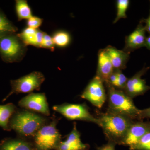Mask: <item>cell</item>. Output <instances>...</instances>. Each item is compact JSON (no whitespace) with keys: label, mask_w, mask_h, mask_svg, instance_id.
I'll return each instance as SVG.
<instances>
[{"label":"cell","mask_w":150,"mask_h":150,"mask_svg":"<svg viewBox=\"0 0 150 150\" xmlns=\"http://www.w3.org/2000/svg\"><path fill=\"white\" fill-rule=\"evenodd\" d=\"M99 126L102 128L109 142L121 145L134 120L126 116L108 111L98 118Z\"/></svg>","instance_id":"1"},{"label":"cell","mask_w":150,"mask_h":150,"mask_svg":"<svg viewBox=\"0 0 150 150\" xmlns=\"http://www.w3.org/2000/svg\"><path fill=\"white\" fill-rule=\"evenodd\" d=\"M108 89V111L126 116L132 120L140 119V111L131 98L123 90L105 84Z\"/></svg>","instance_id":"2"},{"label":"cell","mask_w":150,"mask_h":150,"mask_svg":"<svg viewBox=\"0 0 150 150\" xmlns=\"http://www.w3.org/2000/svg\"><path fill=\"white\" fill-rule=\"evenodd\" d=\"M45 119L42 116L27 111L14 113L9 122L11 129L25 136L34 135L42 127Z\"/></svg>","instance_id":"3"},{"label":"cell","mask_w":150,"mask_h":150,"mask_svg":"<svg viewBox=\"0 0 150 150\" xmlns=\"http://www.w3.org/2000/svg\"><path fill=\"white\" fill-rule=\"evenodd\" d=\"M26 51L27 46L16 33L0 38V56L4 62L12 63L21 62Z\"/></svg>","instance_id":"4"},{"label":"cell","mask_w":150,"mask_h":150,"mask_svg":"<svg viewBox=\"0 0 150 150\" xmlns=\"http://www.w3.org/2000/svg\"><path fill=\"white\" fill-rule=\"evenodd\" d=\"M45 79L42 73L34 71L17 79L11 80V91L4 101L14 93H27L35 90H39Z\"/></svg>","instance_id":"5"},{"label":"cell","mask_w":150,"mask_h":150,"mask_svg":"<svg viewBox=\"0 0 150 150\" xmlns=\"http://www.w3.org/2000/svg\"><path fill=\"white\" fill-rule=\"evenodd\" d=\"M53 109L71 120H81L92 122L100 125L98 118L91 114L86 105L83 104L65 103L54 106Z\"/></svg>","instance_id":"6"},{"label":"cell","mask_w":150,"mask_h":150,"mask_svg":"<svg viewBox=\"0 0 150 150\" xmlns=\"http://www.w3.org/2000/svg\"><path fill=\"white\" fill-rule=\"evenodd\" d=\"M35 135V144L39 150H51L58 146L60 139L54 122L42 126Z\"/></svg>","instance_id":"7"},{"label":"cell","mask_w":150,"mask_h":150,"mask_svg":"<svg viewBox=\"0 0 150 150\" xmlns=\"http://www.w3.org/2000/svg\"><path fill=\"white\" fill-rule=\"evenodd\" d=\"M103 82L96 76L87 86L81 97L89 101L94 106L100 108L106 99Z\"/></svg>","instance_id":"8"},{"label":"cell","mask_w":150,"mask_h":150,"mask_svg":"<svg viewBox=\"0 0 150 150\" xmlns=\"http://www.w3.org/2000/svg\"><path fill=\"white\" fill-rule=\"evenodd\" d=\"M149 69L150 67H144L132 77L128 79L123 90L128 96L133 98L144 94L150 90V86L147 85L145 80L142 79Z\"/></svg>","instance_id":"9"},{"label":"cell","mask_w":150,"mask_h":150,"mask_svg":"<svg viewBox=\"0 0 150 150\" xmlns=\"http://www.w3.org/2000/svg\"><path fill=\"white\" fill-rule=\"evenodd\" d=\"M18 104L22 107L37 111L44 115H50L48 103L44 93L30 94L21 100Z\"/></svg>","instance_id":"10"},{"label":"cell","mask_w":150,"mask_h":150,"mask_svg":"<svg viewBox=\"0 0 150 150\" xmlns=\"http://www.w3.org/2000/svg\"><path fill=\"white\" fill-rule=\"evenodd\" d=\"M150 132V122H134L130 126L121 145L129 148L138 143L145 134Z\"/></svg>","instance_id":"11"},{"label":"cell","mask_w":150,"mask_h":150,"mask_svg":"<svg viewBox=\"0 0 150 150\" xmlns=\"http://www.w3.org/2000/svg\"><path fill=\"white\" fill-rule=\"evenodd\" d=\"M146 30L143 23L140 21L135 30L125 39V46L123 51L130 53L137 49L145 47L146 36Z\"/></svg>","instance_id":"12"},{"label":"cell","mask_w":150,"mask_h":150,"mask_svg":"<svg viewBox=\"0 0 150 150\" xmlns=\"http://www.w3.org/2000/svg\"><path fill=\"white\" fill-rule=\"evenodd\" d=\"M114 69L105 49H100L98 53V63L96 75L103 82H107Z\"/></svg>","instance_id":"13"},{"label":"cell","mask_w":150,"mask_h":150,"mask_svg":"<svg viewBox=\"0 0 150 150\" xmlns=\"http://www.w3.org/2000/svg\"><path fill=\"white\" fill-rule=\"evenodd\" d=\"M105 49L109 56L114 69L122 70L126 69L130 53L118 50L111 46H108Z\"/></svg>","instance_id":"14"},{"label":"cell","mask_w":150,"mask_h":150,"mask_svg":"<svg viewBox=\"0 0 150 150\" xmlns=\"http://www.w3.org/2000/svg\"><path fill=\"white\" fill-rule=\"evenodd\" d=\"M86 148V145L81 141L80 135L76 125L68 135L67 140L60 142L57 146L58 150H83Z\"/></svg>","instance_id":"15"},{"label":"cell","mask_w":150,"mask_h":150,"mask_svg":"<svg viewBox=\"0 0 150 150\" xmlns=\"http://www.w3.org/2000/svg\"><path fill=\"white\" fill-rule=\"evenodd\" d=\"M44 32L39 29L27 27L18 34L25 46H33L41 48Z\"/></svg>","instance_id":"16"},{"label":"cell","mask_w":150,"mask_h":150,"mask_svg":"<svg viewBox=\"0 0 150 150\" xmlns=\"http://www.w3.org/2000/svg\"><path fill=\"white\" fill-rule=\"evenodd\" d=\"M15 105L12 103L0 105V127L6 131H10L9 122L16 111Z\"/></svg>","instance_id":"17"},{"label":"cell","mask_w":150,"mask_h":150,"mask_svg":"<svg viewBox=\"0 0 150 150\" xmlns=\"http://www.w3.org/2000/svg\"><path fill=\"white\" fill-rule=\"evenodd\" d=\"M0 150H33L27 142L18 139H8L0 144Z\"/></svg>","instance_id":"18"},{"label":"cell","mask_w":150,"mask_h":150,"mask_svg":"<svg viewBox=\"0 0 150 150\" xmlns=\"http://www.w3.org/2000/svg\"><path fill=\"white\" fill-rule=\"evenodd\" d=\"M18 28L7 18L4 13L0 9V38L16 33Z\"/></svg>","instance_id":"19"},{"label":"cell","mask_w":150,"mask_h":150,"mask_svg":"<svg viewBox=\"0 0 150 150\" xmlns=\"http://www.w3.org/2000/svg\"><path fill=\"white\" fill-rule=\"evenodd\" d=\"M15 8L18 21L24 19L28 20L33 16L31 8L26 1H16Z\"/></svg>","instance_id":"20"},{"label":"cell","mask_w":150,"mask_h":150,"mask_svg":"<svg viewBox=\"0 0 150 150\" xmlns=\"http://www.w3.org/2000/svg\"><path fill=\"white\" fill-rule=\"evenodd\" d=\"M52 38L55 46L62 48L67 47L71 42L70 34L66 31H57L54 33Z\"/></svg>","instance_id":"21"},{"label":"cell","mask_w":150,"mask_h":150,"mask_svg":"<svg viewBox=\"0 0 150 150\" xmlns=\"http://www.w3.org/2000/svg\"><path fill=\"white\" fill-rule=\"evenodd\" d=\"M130 1L129 0H118L116 1L117 14L116 17L113 22L116 23L121 18H126V12L129 8Z\"/></svg>","instance_id":"22"},{"label":"cell","mask_w":150,"mask_h":150,"mask_svg":"<svg viewBox=\"0 0 150 150\" xmlns=\"http://www.w3.org/2000/svg\"><path fill=\"white\" fill-rule=\"evenodd\" d=\"M129 149L130 150H150V132L145 134L137 144Z\"/></svg>","instance_id":"23"},{"label":"cell","mask_w":150,"mask_h":150,"mask_svg":"<svg viewBox=\"0 0 150 150\" xmlns=\"http://www.w3.org/2000/svg\"><path fill=\"white\" fill-rule=\"evenodd\" d=\"M41 48L49 49L52 51H54L55 49V45L52 37L45 32L43 33V40L41 43Z\"/></svg>","instance_id":"24"},{"label":"cell","mask_w":150,"mask_h":150,"mask_svg":"<svg viewBox=\"0 0 150 150\" xmlns=\"http://www.w3.org/2000/svg\"><path fill=\"white\" fill-rule=\"evenodd\" d=\"M128 79L122 72L121 70H118V77L115 88L123 90L128 81Z\"/></svg>","instance_id":"25"},{"label":"cell","mask_w":150,"mask_h":150,"mask_svg":"<svg viewBox=\"0 0 150 150\" xmlns=\"http://www.w3.org/2000/svg\"><path fill=\"white\" fill-rule=\"evenodd\" d=\"M43 21V19L40 18L33 16L32 17L27 20L28 27L33 29H38L42 25Z\"/></svg>","instance_id":"26"},{"label":"cell","mask_w":150,"mask_h":150,"mask_svg":"<svg viewBox=\"0 0 150 150\" xmlns=\"http://www.w3.org/2000/svg\"><path fill=\"white\" fill-rule=\"evenodd\" d=\"M115 143L109 142L106 145L98 148L97 150H115Z\"/></svg>","instance_id":"27"},{"label":"cell","mask_w":150,"mask_h":150,"mask_svg":"<svg viewBox=\"0 0 150 150\" xmlns=\"http://www.w3.org/2000/svg\"><path fill=\"white\" fill-rule=\"evenodd\" d=\"M145 118H150V107L140 111V120Z\"/></svg>","instance_id":"28"},{"label":"cell","mask_w":150,"mask_h":150,"mask_svg":"<svg viewBox=\"0 0 150 150\" xmlns=\"http://www.w3.org/2000/svg\"><path fill=\"white\" fill-rule=\"evenodd\" d=\"M141 21L143 23H145L144 26L146 32H147L150 35V14L147 18L142 19Z\"/></svg>","instance_id":"29"},{"label":"cell","mask_w":150,"mask_h":150,"mask_svg":"<svg viewBox=\"0 0 150 150\" xmlns=\"http://www.w3.org/2000/svg\"><path fill=\"white\" fill-rule=\"evenodd\" d=\"M145 47H146L147 49L150 50V35L146 37Z\"/></svg>","instance_id":"30"},{"label":"cell","mask_w":150,"mask_h":150,"mask_svg":"<svg viewBox=\"0 0 150 150\" xmlns=\"http://www.w3.org/2000/svg\"></svg>","instance_id":"31"}]
</instances>
